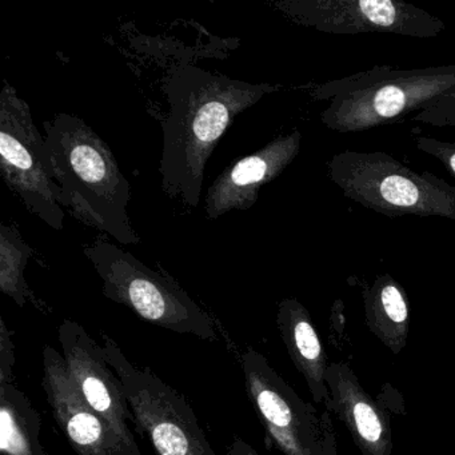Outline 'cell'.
<instances>
[{
    "label": "cell",
    "instance_id": "obj_1",
    "mask_svg": "<svg viewBox=\"0 0 455 455\" xmlns=\"http://www.w3.org/2000/svg\"><path fill=\"white\" fill-rule=\"evenodd\" d=\"M278 90L276 84H252L196 66L172 71L164 86L169 100L159 166L164 193L186 206H198L204 170L218 142L236 116Z\"/></svg>",
    "mask_w": 455,
    "mask_h": 455
},
{
    "label": "cell",
    "instance_id": "obj_2",
    "mask_svg": "<svg viewBox=\"0 0 455 455\" xmlns=\"http://www.w3.org/2000/svg\"><path fill=\"white\" fill-rule=\"evenodd\" d=\"M44 132L50 172L60 188V206L124 246L140 243L129 214L132 185L110 146L73 114H57L44 122Z\"/></svg>",
    "mask_w": 455,
    "mask_h": 455
},
{
    "label": "cell",
    "instance_id": "obj_3",
    "mask_svg": "<svg viewBox=\"0 0 455 455\" xmlns=\"http://www.w3.org/2000/svg\"><path fill=\"white\" fill-rule=\"evenodd\" d=\"M455 92V65L398 70L374 66L345 78L315 84L311 97L327 100L321 122L335 132L378 129L420 113Z\"/></svg>",
    "mask_w": 455,
    "mask_h": 455
},
{
    "label": "cell",
    "instance_id": "obj_4",
    "mask_svg": "<svg viewBox=\"0 0 455 455\" xmlns=\"http://www.w3.org/2000/svg\"><path fill=\"white\" fill-rule=\"evenodd\" d=\"M327 172L346 198L378 214L455 220L454 186L409 169L383 151H340L330 159Z\"/></svg>",
    "mask_w": 455,
    "mask_h": 455
},
{
    "label": "cell",
    "instance_id": "obj_5",
    "mask_svg": "<svg viewBox=\"0 0 455 455\" xmlns=\"http://www.w3.org/2000/svg\"><path fill=\"white\" fill-rule=\"evenodd\" d=\"M84 254L103 282V294L150 323L201 339H220L212 316L172 278L151 270L116 244L98 241Z\"/></svg>",
    "mask_w": 455,
    "mask_h": 455
},
{
    "label": "cell",
    "instance_id": "obj_6",
    "mask_svg": "<svg viewBox=\"0 0 455 455\" xmlns=\"http://www.w3.org/2000/svg\"><path fill=\"white\" fill-rule=\"evenodd\" d=\"M106 361L121 380L134 425L158 455H217L188 402L148 367L132 363L113 338H102Z\"/></svg>",
    "mask_w": 455,
    "mask_h": 455
},
{
    "label": "cell",
    "instance_id": "obj_7",
    "mask_svg": "<svg viewBox=\"0 0 455 455\" xmlns=\"http://www.w3.org/2000/svg\"><path fill=\"white\" fill-rule=\"evenodd\" d=\"M247 393L266 433L283 455H338L329 410L319 411L254 348L242 355Z\"/></svg>",
    "mask_w": 455,
    "mask_h": 455
},
{
    "label": "cell",
    "instance_id": "obj_8",
    "mask_svg": "<svg viewBox=\"0 0 455 455\" xmlns=\"http://www.w3.org/2000/svg\"><path fill=\"white\" fill-rule=\"evenodd\" d=\"M0 172L31 214L54 230L65 228V209L60 204V186L50 172L46 140L30 106L6 81L0 92Z\"/></svg>",
    "mask_w": 455,
    "mask_h": 455
},
{
    "label": "cell",
    "instance_id": "obj_9",
    "mask_svg": "<svg viewBox=\"0 0 455 455\" xmlns=\"http://www.w3.org/2000/svg\"><path fill=\"white\" fill-rule=\"evenodd\" d=\"M273 6L295 25L337 36L430 39L446 31L443 20L402 0H279Z\"/></svg>",
    "mask_w": 455,
    "mask_h": 455
},
{
    "label": "cell",
    "instance_id": "obj_10",
    "mask_svg": "<svg viewBox=\"0 0 455 455\" xmlns=\"http://www.w3.org/2000/svg\"><path fill=\"white\" fill-rule=\"evenodd\" d=\"M58 339L68 374L79 393L124 442L138 446L130 428V423H134L132 409L121 380L106 361L102 346L92 339L84 326L70 319L60 324Z\"/></svg>",
    "mask_w": 455,
    "mask_h": 455
},
{
    "label": "cell",
    "instance_id": "obj_11",
    "mask_svg": "<svg viewBox=\"0 0 455 455\" xmlns=\"http://www.w3.org/2000/svg\"><path fill=\"white\" fill-rule=\"evenodd\" d=\"M44 388L58 425L79 455H143L82 396L57 348L44 350Z\"/></svg>",
    "mask_w": 455,
    "mask_h": 455
},
{
    "label": "cell",
    "instance_id": "obj_12",
    "mask_svg": "<svg viewBox=\"0 0 455 455\" xmlns=\"http://www.w3.org/2000/svg\"><path fill=\"white\" fill-rule=\"evenodd\" d=\"M300 143L302 134L295 130L230 164L207 190L206 217L217 220L233 210L254 206L260 188L276 180L297 158Z\"/></svg>",
    "mask_w": 455,
    "mask_h": 455
},
{
    "label": "cell",
    "instance_id": "obj_13",
    "mask_svg": "<svg viewBox=\"0 0 455 455\" xmlns=\"http://www.w3.org/2000/svg\"><path fill=\"white\" fill-rule=\"evenodd\" d=\"M332 410L353 438L362 455L393 454L390 419L378 402L364 390L353 369L345 362H332L326 371Z\"/></svg>",
    "mask_w": 455,
    "mask_h": 455
},
{
    "label": "cell",
    "instance_id": "obj_14",
    "mask_svg": "<svg viewBox=\"0 0 455 455\" xmlns=\"http://www.w3.org/2000/svg\"><path fill=\"white\" fill-rule=\"evenodd\" d=\"M276 324L290 358L305 378L314 401L329 406L326 371L330 363L307 308L295 298H286L278 305Z\"/></svg>",
    "mask_w": 455,
    "mask_h": 455
},
{
    "label": "cell",
    "instance_id": "obj_15",
    "mask_svg": "<svg viewBox=\"0 0 455 455\" xmlns=\"http://www.w3.org/2000/svg\"><path fill=\"white\" fill-rule=\"evenodd\" d=\"M363 305L370 331L398 355L410 332V303L403 287L388 274L378 275L363 291Z\"/></svg>",
    "mask_w": 455,
    "mask_h": 455
},
{
    "label": "cell",
    "instance_id": "obj_16",
    "mask_svg": "<svg viewBox=\"0 0 455 455\" xmlns=\"http://www.w3.org/2000/svg\"><path fill=\"white\" fill-rule=\"evenodd\" d=\"M41 431V415L26 394L12 380L0 382L2 455H44Z\"/></svg>",
    "mask_w": 455,
    "mask_h": 455
},
{
    "label": "cell",
    "instance_id": "obj_17",
    "mask_svg": "<svg viewBox=\"0 0 455 455\" xmlns=\"http://www.w3.org/2000/svg\"><path fill=\"white\" fill-rule=\"evenodd\" d=\"M34 249L12 226L0 225V290L20 307L28 300L26 266Z\"/></svg>",
    "mask_w": 455,
    "mask_h": 455
},
{
    "label": "cell",
    "instance_id": "obj_18",
    "mask_svg": "<svg viewBox=\"0 0 455 455\" xmlns=\"http://www.w3.org/2000/svg\"><path fill=\"white\" fill-rule=\"evenodd\" d=\"M412 121L434 127H455V92L441 98L430 108L415 114Z\"/></svg>",
    "mask_w": 455,
    "mask_h": 455
},
{
    "label": "cell",
    "instance_id": "obj_19",
    "mask_svg": "<svg viewBox=\"0 0 455 455\" xmlns=\"http://www.w3.org/2000/svg\"><path fill=\"white\" fill-rule=\"evenodd\" d=\"M414 145L422 153L438 159L447 172L455 177V143L444 142L436 138L417 137Z\"/></svg>",
    "mask_w": 455,
    "mask_h": 455
},
{
    "label": "cell",
    "instance_id": "obj_20",
    "mask_svg": "<svg viewBox=\"0 0 455 455\" xmlns=\"http://www.w3.org/2000/svg\"><path fill=\"white\" fill-rule=\"evenodd\" d=\"M14 343L4 319L0 321V382L12 380L14 369Z\"/></svg>",
    "mask_w": 455,
    "mask_h": 455
},
{
    "label": "cell",
    "instance_id": "obj_21",
    "mask_svg": "<svg viewBox=\"0 0 455 455\" xmlns=\"http://www.w3.org/2000/svg\"><path fill=\"white\" fill-rule=\"evenodd\" d=\"M228 455H259L251 446L243 439L235 438L228 450Z\"/></svg>",
    "mask_w": 455,
    "mask_h": 455
}]
</instances>
